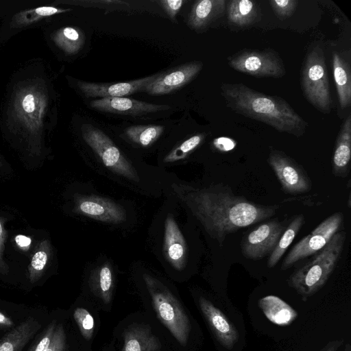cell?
Listing matches in <instances>:
<instances>
[{
  "label": "cell",
  "mask_w": 351,
  "mask_h": 351,
  "mask_svg": "<svg viewBox=\"0 0 351 351\" xmlns=\"http://www.w3.org/2000/svg\"><path fill=\"white\" fill-rule=\"evenodd\" d=\"M172 187L207 233L221 245L229 234L271 217L277 209L235 195L223 184L200 189L181 184Z\"/></svg>",
  "instance_id": "cell-1"
},
{
  "label": "cell",
  "mask_w": 351,
  "mask_h": 351,
  "mask_svg": "<svg viewBox=\"0 0 351 351\" xmlns=\"http://www.w3.org/2000/svg\"><path fill=\"white\" fill-rule=\"evenodd\" d=\"M226 105L244 117L265 123L280 132L302 136L308 123L282 98L258 92L241 83H224Z\"/></svg>",
  "instance_id": "cell-2"
},
{
  "label": "cell",
  "mask_w": 351,
  "mask_h": 351,
  "mask_svg": "<svg viewBox=\"0 0 351 351\" xmlns=\"http://www.w3.org/2000/svg\"><path fill=\"white\" fill-rule=\"evenodd\" d=\"M346 238L345 231L337 232L317 254L292 274L289 280V285L304 297H308L320 289L338 263Z\"/></svg>",
  "instance_id": "cell-3"
},
{
  "label": "cell",
  "mask_w": 351,
  "mask_h": 351,
  "mask_svg": "<svg viewBox=\"0 0 351 351\" xmlns=\"http://www.w3.org/2000/svg\"><path fill=\"white\" fill-rule=\"evenodd\" d=\"M48 101L42 84L34 80L23 84L13 96L12 121L28 137L38 138L45 128Z\"/></svg>",
  "instance_id": "cell-4"
},
{
  "label": "cell",
  "mask_w": 351,
  "mask_h": 351,
  "mask_svg": "<svg viewBox=\"0 0 351 351\" xmlns=\"http://www.w3.org/2000/svg\"><path fill=\"white\" fill-rule=\"evenodd\" d=\"M143 280L160 322L182 346L187 343L191 331L188 316L177 298L160 280L144 274Z\"/></svg>",
  "instance_id": "cell-5"
},
{
  "label": "cell",
  "mask_w": 351,
  "mask_h": 351,
  "mask_svg": "<svg viewBox=\"0 0 351 351\" xmlns=\"http://www.w3.org/2000/svg\"><path fill=\"white\" fill-rule=\"evenodd\" d=\"M301 86L308 101L318 111L328 114L332 98L328 79L324 53L315 45L306 54L301 70Z\"/></svg>",
  "instance_id": "cell-6"
},
{
  "label": "cell",
  "mask_w": 351,
  "mask_h": 351,
  "mask_svg": "<svg viewBox=\"0 0 351 351\" xmlns=\"http://www.w3.org/2000/svg\"><path fill=\"white\" fill-rule=\"evenodd\" d=\"M228 62L233 69L255 77L280 78L286 73L282 58L271 49L241 50L229 56Z\"/></svg>",
  "instance_id": "cell-7"
},
{
  "label": "cell",
  "mask_w": 351,
  "mask_h": 351,
  "mask_svg": "<svg viewBox=\"0 0 351 351\" xmlns=\"http://www.w3.org/2000/svg\"><path fill=\"white\" fill-rule=\"evenodd\" d=\"M81 129L85 142L108 169L125 178L139 181L135 168L103 131L90 124H84Z\"/></svg>",
  "instance_id": "cell-8"
},
{
  "label": "cell",
  "mask_w": 351,
  "mask_h": 351,
  "mask_svg": "<svg viewBox=\"0 0 351 351\" xmlns=\"http://www.w3.org/2000/svg\"><path fill=\"white\" fill-rule=\"evenodd\" d=\"M342 221L343 215L340 212H337L322 221L315 230L291 248L282 263V269H287L296 262L322 250L339 231Z\"/></svg>",
  "instance_id": "cell-9"
},
{
  "label": "cell",
  "mask_w": 351,
  "mask_h": 351,
  "mask_svg": "<svg viewBox=\"0 0 351 351\" xmlns=\"http://www.w3.org/2000/svg\"><path fill=\"white\" fill-rule=\"evenodd\" d=\"M267 162L285 192L297 194L311 190V182L306 171L293 158L282 152L272 150L269 153Z\"/></svg>",
  "instance_id": "cell-10"
},
{
  "label": "cell",
  "mask_w": 351,
  "mask_h": 351,
  "mask_svg": "<svg viewBox=\"0 0 351 351\" xmlns=\"http://www.w3.org/2000/svg\"><path fill=\"white\" fill-rule=\"evenodd\" d=\"M284 227L277 220L269 221L250 231L243 239L241 246L243 255L250 259H261L270 255Z\"/></svg>",
  "instance_id": "cell-11"
},
{
  "label": "cell",
  "mask_w": 351,
  "mask_h": 351,
  "mask_svg": "<svg viewBox=\"0 0 351 351\" xmlns=\"http://www.w3.org/2000/svg\"><path fill=\"white\" fill-rule=\"evenodd\" d=\"M202 67V62L194 61L158 74L145 88L144 91L153 95L169 94L190 82L200 72Z\"/></svg>",
  "instance_id": "cell-12"
},
{
  "label": "cell",
  "mask_w": 351,
  "mask_h": 351,
  "mask_svg": "<svg viewBox=\"0 0 351 351\" xmlns=\"http://www.w3.org/2000/svg\"><path fill=\"white\" fill-rule=\"evenodd\" d=\"M75 210L90 218L107 223H121L127 219L125 210L121 205L97 195L77 198Z\"/></svg>",
  "instance_id": "cell-13"
},
{
  "label": "cell",
  "mask_w": 351,
  "mask_h": 351,
  "mask_svg": "<svg viewBox=\"0 0 351 351\" xmlns=\"http://www.w3.org/2000/svg\"><path fill=\"white\" fill-rule=\"evenodd\" d=\"M158 74L135 80L112 83H93L78 81L80 90L88 97H122L125 95L143 91Z\"/></svg>",
  "instance_id": "cell-14"
},
{
  "label": "cell",
  "mask_w": 351,
  "mask_h": 351,
  "mask_svg": "<svg viewBox=\"0 0 351 351\" xmlns=\"http://www.w3.org/2000/svg\"><path fill=\"white\" fill-rule=\"evenodd\" d=\"M163 252L167 261L176 270H182L186 264L187 245L182 232L171 215L165 220Z\"/></svg>",
  "instance_id": "cell-15"
},
{
  "label": "cell",
  "mask_w": 351,
  "mask_h": 351,
  "mask_svg": "<svg viewBox=\"0 0 351 351\" xmlns=\"http://www.w3.org/2000/svg\"><path fill=\"white\" fill-rule=\"evenodd\" d=\"M90 106L97 110L132 116L165 110L170 106L154 104L126 97H104L90 102Z\"/></svg>",
  "instance_id": "cell-16"
},
{
  "label": "cell",
  "mask_w": 351,
  "mask_h": 351,
  "mask_svg": "<svg viewBox=\"0 0 351 351\" xmlns=\"http://www.w3.org/2000/svg\"><path fill=\"white\" fill-rule=\"evenodd\" d=\"M199 304L218 340L228 349H231L239 338V333L225 315L209 300L201 297Z\"/></svg>",
  "instance_id": "cell-17"
},
{
  "label": "cell",
  "mask_w": 351,
  "mask_h": 351,
  "mask_svg": "<svg viewBox=\"0 0 351 351\" xmlns=\"http://www.w3.org/2000/svg\"><path fill=\"white\" fill-rule=\"evenodd\" d=\"M351 158V116L342 123L338 134L332 158V173L345 178L350 171Z\"/></svg>",
  "instance_id": "cell-18"
},
{
  "label": "cell",
  "mask_w": 351,
  "mask_h": 351,
  "mask_svg": "<svg viewBox=\"0 0 351 351\" xmlns=\"http://www.w3.org/2000/svg\"><path fill=\"white\" fill-rule=\"evenodd\" d=\"M40 326L36 319L29 317L0 339V351H21Z\"/></svg>",
  "instance_id": "cell-19"
},
{
  "label": "cell",
  "mask_w": 351,
  "mask_h": 351,
  "mask_svg": "<svg viewBox=\"0 0 351 351\" xmlns=\"http://www.w3.org/2000/svg\"><path fill=\"white\" fill-rule=\"evenodd\" d=\"M161 343L145 325H132L124 332L122 351H159Z\"/></svg>",
  "instance_id": "cell-20"
},
{
  "label": "cell",
  "mask_w": 351,
  "mask_h": 351,
  "mask_svg": "<svg viewBox=\"0 0 351 351\" xmlns=\"http://www.w3.org/2000/svg\"><path fill=\"white\" fill-rule=\"evenodd\" d=\"M332 71L339 103L342 109L351 104V73L349 62L340 53H332Z\"/></svg>",
  "instance_id": "cell-21"
},
{
  "label": "cell",
  "mask_w": 351,
  "mask_h": 351,
  "mask_svg": "<svg viewBox=\"0 0 351 351\" xmlns=\"http://www.w3.org/2000/svg\"><path fill=\"white\" fill-rule=\"evenodd\" d=\"M225 0H200L193 5L189 14V25L200 29L209 25L225 10Z\"/></svg>",
  "instance_id": "cell-22"
},
{
  "label": "cell",
  "mask_w": 351,
  "mask_h": 351,
  "mask_svg": "<svg viewBox=\"0 0 351 351\" xmlns=\"http://www.w3.org/2000/svg\"><path fill=\"white\" fill-rule=\"evenodd\" d=\"M259 306L267 318L276 325H289L298 316L291 306L275 295L262 298L259 300Z\"/></svg>",
  "instance_id": "cell-23"
},
{
  "label": "cell",
  "mask_w": 351,
  "mask_h": 351,
  "mask_svg": "<svg viewBox=\"0 0 351 351\" xmlns=\"http://www.w3.org/2000/svg\"><path fill=\"white\" fill-rule=\"evenodd\" d=\"M91 291L104 302L109 303L112 298L113 274L108 262L92 270L88 279Z\"/></svg>",
  "instance_id": "cell-24"
},
{
  "label": "cell",
  "mask_w": 351,
  "mask_h": 351,
  "mask_svg": "<svg viewBox=\"0 0 351 351\" xmlns=\"http://www.w3.org/2000/svg\"><path fill=\"white\" fill-rule=\"evenodd\" d=\"M230 23L239 27L252 25L258 18V5L250 0H232L227 6Z\"/></svg>",
  "instance_id": "cell-25"
},
{
  "label": "cell",
  "mask_w": 351,
  "mask_h": 351,
  "mask_svg": "<svg viewBox=\"0 0 351 351\" xmlns=\"http://www.w3.org/2000/svg\"><path fill=\"white\" fill-rule=\"evenodd\" d=\"M304 223V217L302 214L295 216L291 221L269 256L267 261L268 267H274L278 263L298 234Z\"/></svg>",
  "instance_id": "cell-26"
},
{
  "label": "cell",
  "mask_w": 351,
  "mask_h": 351,
  "mask_svg": "<svg viewBox=\"0 0 351 351\" xmlns=\"http://www.w3.org/2000/svg\"><path fill=\"white\" fill-rule=\"evenodd\" d=\"M53 40L63 51L72 55L80 50L84 42V36L77 27H64L54 32Z\"/></svg>",
  "instance_id": "cell-27"
},
{
  "label": "cell",
  "mask_w": 351,
  "mask_h": 351,
  "mask_svg": "<svg viewBox=\"0 0 351 351\" xmlns=\"http://www.w3.org/2000/svg\"><path fill=\"white\" fill-rule=\"evenodd\" d=\"M51 256V245L44 239L36 246L28 268V277L31 283H35L43 276Z\"/></svg>",
  "instance_id": "cell-28"
},
{
  "label": "cell",
  "mask_w": 351,
  "mask_h": 351,
  "mask_svg": "<svg viewBox=\"0 0 351 351\" xmlns=\"http://www.w3.org/2000/svg\"><path fill=\"white\" fill-rule=\"evenodd\" d=\"M164 127L159 125H136L128 127L125 134L132 141L147 147L154 143L162 134Z\"/></svg>",
  "instance_id": "cell-29"
},
{
  "label": "cell",
  "mask_w": 351,
  "mask_h": 351,
  "mask_svg": "<svg viewBox=\"0 0 351 351\" xmlns=\"http://www.w3.org/2000/svg\"><path fill=\"white\" fill-rule=\"evenodd\" d=\"M71 10L70 9H61L51 6H43L25 10L16 14L12 19V25L15 28L24 27L34 22H37L44 17L49 16Z\"/></svg>",
  "instance_id": "cell-30"
},
{
  "label": "cell",
  "mask_w": 351,
  "mask_h": 351,
  "mask_svg": "<svg viewBox=\"0 0 351 351\" xmlns=\"http://www.w3.org/2000/svg\"><path fill=\"white\" fill-rule=\"evenodd\" d=\"M205 135L197 134L183 141L171 150L164 158L165 162H174L184 159L204 141Z\"/></svg>",
  "instance_id": "cell-31"
},
{
  "label": "cell",
  "mask_w": 351,
  "mask_h": 351,
  "mask_svg": "<svg viewBox=\"0 0 351 351\" xmlns=\"http://www.w3.org/2000/svg\"><path fill=\"white\" fill-rule=\"evenodd\" d=\"M73 317L82 335L87 340L93 335L95 323L91 314L84 308H77L73 313Z\"/></svg>",
  "instance_id": "cell-32"
},
{
  "label": "cell",
  "mask_w": 351,
  "mask_h": 351,
  "mask_svg": "<svg viewBox=\"0 0 351 351\" xmlns=\"http://www.w3.org/2000/svg\"><path fill=\"white\" fill-rule=\"evenodd\" d=\"M269 3L278 18L287 19L292 15L297 8L296 0H271Z\"/></svg>",
  "instance_id": "cell-33"
},
{
  "label": "cell",
  "mask_w": 351,
  "mask_h": 351,
  "mask_svg": "<svg viewBox=\"0 0 351 351\" xmlns=\"http://www.w3.org/2000/svg\"><path fill=\"white\" fill-rule=\"evenodd\" d=\"M57 324L56 320H52L29 351H45L50 344Z\"/></svg>",
  "instance_id": "cell-34"
},
{
  "label": "cell",
  "mask_w": 351,
  "mask_h": 351,
  "mask_svg": "<svg viewBox=\"0 0 351 351\" xmlns=\"http://www.w3.org/2000/svg\"><path fill=\"white\" fill-rule=\"evenodd\" d=\"M45 351H66V334L62 324H57L50 344Z\"/></svg>",
  "instance_id": "cell-35"
},
{
  "label": "cell",
  "mask_w": 351,
  "mask_h": 351,
  "mask_svg": "<svg viewBox=\"0 0 351 351\" xmlns=\"http://www.w3.org/2000/svg\"><path fill=\"white\" fill-rule=\"evenodd\" d=\"M6 239V231L4 228L3 219L0 217V274H7L9 270L8 265L4 261L3 255Z\"/></svg>",
  "instance_id": "cell-36"
},
{
  "label": "cell",
  "mask_w": 351,
  "mask_h": 351,
  "mask_svg": "<svg viewBox=\"0 0 351 351\" xmlns=\"http://www.w3.org/2000/svg\"><path fill=\"white\" fill-rule=\"evenodd\" d=\"M185 1L183 0H162L160 3L165 12L169 14L173 20L175 19L176 14L180 11L183 3Z\"/></svg>",
  "instance_id": "cell-37"
},
{
  "label": "cell",
  "mask_w": 351,
  "mask_h": 351,
  "mask_svg": "<svg viewBox=\"0 0 351 351\" xmlns=\"http://www.w3.org/2000/svg\"><path fill=\"white\" fill-rule=\"evenodd\" d=\"M213 145L216 149L225 152L233 149L237 145V142L232 138L221 136L213 140Z\"/></svg>",
  "instance_id": "cell-38"
},
{
  "label": "cell",
  "mask_w": 351,
  "mask_h": 351,
  "mask_svg": "<svg viewBox=\"0 0 351 351\" xmlns=\"http://www.w3.org/2000/svg\"><path fill=\"white\" fill-rule=\"evenodd\" d=\"M13 325L12 319L0 311V328H11Z\"/></svg>",
  "instance_id": "cell-39"
},
{
  "label": "cell",
  "mask_w": 351,
  "mask_h": 351,
  "mask_svg": "<svg viewBox=\"0 0 351 351\" xmlns=\"http://www.w3.org/2000/svg\"><path fill=\"white\" fill-rule=\"evenodd\" d=\"M16 241L19 245L24 247L29 245L30 239L23 236H19L16 238Z\"/></svg>",
  "instance_id": "cell-40"
},
{
  "label": "cell",
  "mask_w": 351,
  "mask_h": 351,
  "mask_svg": "<svg viewBox=\"0 0 351 351\" xmlns=\"http://www.w3.org/2000/svg\"><path fill=\"white\" fill-rule=\"evenodd\" d=\"M327 351H333V350H327Z\"/></svg>",
  "instance_id": "cell-41"
}]
</instances>
